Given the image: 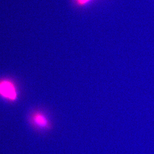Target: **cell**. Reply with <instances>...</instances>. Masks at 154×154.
Masks as SVG:
<instances>
[{
	"label": "cell",
	"mask_w": 154,
	"mask_h": 154,
	"mask_svg": "<svg viewBox=\"0 0 154 154\" xmlns=\"http://www.w3.org/2000/svg\"><path fill=\"white\" fill-rule=\"evenodd\" d=\"M79 1L81 4H84V3H85L88 2L89 0H79Z\"/></svg>",
	"instance_id": "obj_3"
},
{
	"label": "cell",
	"mask_w": 154,
	"mask_h": 154,
	"mask_svg": "<svg viewBox=\"0 0 154 154\" xmlns=\"http://www.w3.org/2000/svg\"><path fill=\"white\" fill-rule=\"evenodd\" d=\"M30 121L33 126L38 130H47L51 128V123L47 116L41 112L33 113Z\"/></svg>",
	"instance_id": "obj_2"
},
{
	"label": "cell",
	"mask_w": 154,
	"mask_h": 154,
	"mask_svg": "<svg viewBox=\"0 0 154 154\" xmlns=\"http://www.w3.org/2000/svg\"><path fill=\"white\" fill-rule=\"evenodd\" d=\"M0 96L11 101L17 100L18 94L14 83L10 80H0Z\"/></svg>",
	"instance_id": "obj_1"
}]
</instances>
